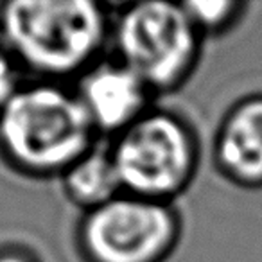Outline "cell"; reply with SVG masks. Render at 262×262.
Listing matches in <instances>:
<instances>
[{
  "label": "cell",
  "instance_id": "6da1fadb",
  "mask_svg": "<svg viewBox=\"0 0 262 262\" xmlns=\"http://www.w3.org/2000/svg\"><path fill=\"white\" fill-rule=\"evenodd\" d=\"M0 27L16 58L49 77L83 74L101 59L112 15L95 0H11Z\"/></svg>",
  "mask_w": 262,
  "mask_h": 262
},
{
  "label": "cell",
  "instance_id": "7a4b0ae2",
  "mask_svg": "<svg viewBox=\"0 0 262 262\" xmlns=\"http://www.w3.org/2000/svg\"><path fill=\"white\" fill-rule=\"evenodd\" d=\"M97 140L77 94L58 84L18 88L0 110V147L27 174L63 176Z\"/></svg>",
  "mask_w": 262,
  "mask_h": 262
},
{
  "label": "cell",
  "instance_id": "3957f363",
  "mask_svg": "<svg viewBox=\"0 0 262 262\" xmlns=\"http://www.w3.org/2000/svg\"><path fill=\"white\" fill-rule=\"evenodd\" d=\"M201 36L182 2L140 0L112 18L115 59L131 69L153 94L183 86L201 52Z\"/></svg>",
  "mask_w": 262,
  "mask_h": 262
},
{
  "label": "cell",
  "instance_id": "277c9868",
  "mask_svg": "<svg viewBox=\"0 0 262 262\" xmlns=\"http://www.w3.org/2000/svg\"><path fill=\"white\" fill-rule=\"evenodd\" d=\"M110 147L124 192L162 203L189 189L200 164L194 129L167 110L151 108L113 137Z\"/></svg>",
  "mask_w": 262,
  "mask_h": 262
},
{
  "label": "cell",
  "instance_id": "5b68a950",
  "mask_svg": "<svg viewBox=\"0 0 262 262\" xmlns=\"http://www.w3.org/2000/svg\"><path fill=\"white\" fill-rule=\"evenodd\" d=\"M180 235L174 205L122 192L84 212L77 243L86 262H164Z\"/></svg>",
  "mask_w": 262,
  "mask_h": 262
},
{
  "label": "cell",
  "instance_id": "8992f818",
  "mask_svg": "<svg viewBox=\"0 0 262 262\" xmlns=\"http://www.w3.org/2000/svg\"><path fill=\"white\" fill-rule=\"evenodd\" d=\"M83 102L97 135L117 137L151 110L153 92L119 59H99L77 83Z\"/></svg>",
  "mask_w": 262,
  "mask_h": 262
},
{
  "label": "cell",
  "instance_id": "52a82bcc",
  "mask_svg": "<svg viewBox=\"0 0 262 262\" xmlns=\"http://www.w3.org/2000/svg\"><path fill=\"white\" fill-rule=\"evenodd\" d=\"M214 160L235 185L262 187V94L246 95L230 106L215 133Z\"/></svg>",
  "mask_w": 262,
  "mask_h": 262
},
{
  "label": "cell",
  "instance_id": "ba28073f",
  "mask_svg": "<svg viewBox=\"0 0 262 262\" xmlns=\"http://www.w3.org/2000/svg\"><path fill=\"white\" fill-rule=\"evenodd\" d=\"M63 189L72 203L94 210L124 192L112 157V147L94 144L79 160L63 172Z\"/></svg>",
  "mask_w": 262,
  "mask_h": 262
},
{
  "label": "cell",
  "instance_id": "9c48e42d",
  "mask_svg": "<svg viewBox=\"0 0 262 262\" xmlns=\"http://www.w3.org/2000/svg\"><path fill=\"white\" fill-rule=\"evenodd\" d=\"M182 4L203 38L232 29L246 11V4L237 0H185Z\"/></svg>",
  "mask_w": 262,
  "mask_h": 262
},
{
  "label": "cell",
  "instance_id": "30bf717a",
  "mask_svg": "<svg viewBox=\"0 0 262 262\" xmlns=\"http://www.w3.org/2000/svg\"><path fill=\"white\" fill-rule=\"evenodd\" d=\"M16 92H18V84H16L15 67L8 54L0 51V110L11 101Z\"/></svg>",
  "mask_w": 262,
  "mask_h": 262
},
{
  "label": "cell",
  "instance_id": "8fae6325",
  "mask_svg": "<svg viewBox=\"0 0 262 262\" xmlns=\"http://www.w3.org/2000/svg\"><path fill=\"white\" fill-rule=\"evenodd\" d=\"M0 262H34L29 255L18 253V251H8V253H0Z\"/></svg>",
  "mask_w": 262,
  "mask_h": 262
}]
</instances>
